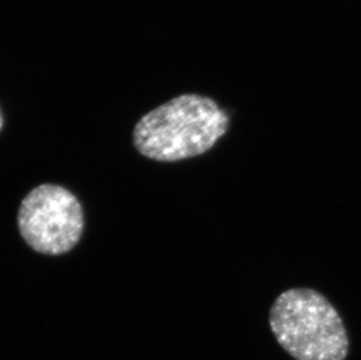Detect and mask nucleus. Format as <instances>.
Listing matches in <instances>:
<instances>
[{"label": "nucleus", "mask_w": 361, "mask_h": 360, "mask_svg": "<svg viewBox=\"0 0 361 360\" xmlns=\"http://www.w3.org/2000/svg\"><path fill=\"white\" fill-rule=\"evenodd\" d=\"M277 343L296 360H345L348 331L330 301L310 288L282 292L269 313Z\"/></svg>", "instance_id": "obj_2"}, {"label": "nucleus", "mask_w": 361, "mask_h": 360, "mask_svg": "<svg viewBox=\"0 0 361 360\" xmlns=\"http://www.w3.org/2000/svg\"><path fill=\"white\" fill-rule=\"evenodd\" d=\"M18 229L28 247L48 256L75 248L85 231V213L75 194L58 184H41L21 201Z\"/></svg>", "instance_id": "obj_3"}, {"label": "nucleus", "mask_w": 361, "mask_h": 360, "mask_svg": "<svg viewBox=\"0 0 361 360\" xmlns=\"http://www.w3.org/2000/svg\"><path fill=\"white\" fill-rule=\"evenodd\" d=\"M229 116L214 100L184 94L137 122L133 145L149 160L173 163L201 156L228 131Z\"/></svg>", "instance_id": "obj_1"}, {"label": "nucleus", "mask_w": 361, "mask_h": 360, "mask_svg": "<svg viewBox=\"0 0 361 360\" xmlns=\"http://www.w3.org/2000/svg\"><path fill=\"white\" fill-rule=\"evenodd\" d=\"M3 126H4L3 112H1V110H0V131H1V129H3Z\"/></svg>", "instance_id": "obj_4"}]
</instances>
